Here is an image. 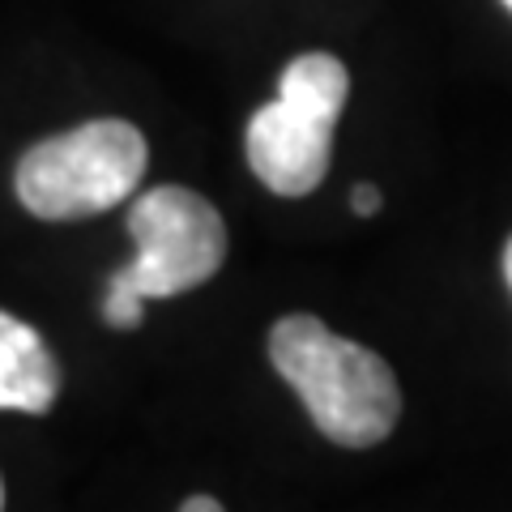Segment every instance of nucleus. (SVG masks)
<instances>
[{
    "label": "nucleus",
    "mask_w": 512,
    "mask_h": 512,
    "mask_svg": "<svg viewBox=\"0 0 512 512\" xmlns=\"http://www.w3.org/2000/svg\"><path fill=\"white\" fill-rule=\"evenodd\" d=\"M141 312H146V299L137 291H128L120 282H107V299H103V316L111 329H137Z\"/></svg>",
    "instance_id": "nucleus-6"
},
{
    "label": "nucleus",
    "mask_w": 512,
    "mask_h": 512,
    "mask_svg": "<svg viewBox=\"0 0 512 512\" xmlns=\"http://www.w3.org/2000/svg\"><path fill=\"white\" fill-rule=\"evenodd\" d=\"M269 359L299 393L320 436L342 448H376L402 419V389L376 350L338 338L316 316H282L269 333Z\"/></svg>",
    "instance_id": "nucleus-1"
},
{
    "label": "nucleus",
    "mask_w": 512,
    "mask_h": 512,
    "mask_svg": "<svg viewBox=\"0 0 512 512\" xmlns=\"http://www.w3.org/2000/svg\"><path fill=\"white\" fill-rule=\"evenodd\" d=\"M380 205H384V197H380L376 184H355V188H350V210H355L359 218L380 214Z\"/></svg>",
    "instance_id": "nucleus-7"
},
{
    "label": "nucleus",
    "mask_w": 512,
    "mask_h": 512,
    "mask_svg": "<svg viewBox=\"0 0 512 512\" xmlns=\"http://www.w3.org/2000/svg\"><path fill=\"white\" fill-rule=\"evenodd\" d=\"M180 508H184V512H218L222 504H218V500H210V495H192V500H184Z\"/></svg>",
    "instance_id": "nucleus-8"
},
{
    "label": "nucleus",
    "mask_w": 512,
    "mask_h": 512,
    "mask_svg": "<svg viewBox=\"0 0 512 512\" xmlns=\"http://www.w3.org/2000/svg\"><path fill=\"white\" fill-rule=\"evenodd\" d=\"M128 235L137 239V261L111 274V282L141 299H171L210 282L227 261V227L201 192L163 184L141 192L128 210Z\"/></svg>",
    "instance_id": "nucleus-4"
},
{
    "label": "nucleus",
    "mask_w": 512,
    "mask_h": 512,
    "mask_svg": "<svg viewBox=\"0 0 512 512\" xmlns=\"http://www.w3.org/2000/svg\"><path fill=\"white\" fill-rule=\"evenodd\" d=\"M146 175V137L128 120H86L30 146L18 163V201L43 222L116 210Z\"/></svg>",
    "instance_id": "nucleus-3"
},
{
    "label": "nucleus",
    "mask_w": 512,
    "mask_h": 512,
    "mask_svg": "<svg viewBox=\"0 0 512 512\" xmlns=\"http://www.w3.org/2000/svg\"><path fill=\"white\" fill-rule=\"evenodd\" d=\"M346 94L350 73L329 52H303L282 69L278 99L248 120V167L269 192L308 197L320 188Z\"/></svg>",
    "instance_id": "nucleus-2"
},
{
    "label": "nucleus",
    "mask_w": 512,
    "mask_h": 512,
    "mask_svg": "<svg viewBox=\"0 0 512 512\" xmlns=\"http://www.w3.org/2000/svg\"><path fill=\"white\" fill-rule=\"evenodd\" d=\"M504 9H508V13H512V0H504Z\"/></svg>",
    "instance_id": "nucleus-11"
},
{
    "label": "nucleus",
    "mask_w": 512,
    "mask_h": 512,
    "mask_svg": "<svg viewBox=\"0 0 512 512\" xmlns=\"http://www.w3.org/2000/svg\"><path fill=\"white\" fill-rule=\"evenodd\" d=\"M60 393V367L26 320L0 312V410L47 414Z\"/></svg>",
    "instance_id": "nucleus-5"
},
{
    "label": "nucleus",
    "mask_w": 512,
    "mask_h": 512,
    "mask_svg": "<svg viewBox=\"0 0 512 512\" xmlns=\"http://www.w3.org/2000/svg\"><path fill=\"white\" fill-rule=\"evenodd\" d=\"M504 282H508V291H512V239H508V248H504Z\"/></svg>",
    "instance_id": "nucleus-9"
},
{
    "label": "nucleus",
    "mask_w": 512,
    "mask_h": 512,
    "mask_svg": "<svg viewBox=\"0 0 512 512\" xmlns=\"http://www.w3.org/2000/svg\"><path fill=\"white\" fill-rule=\"evenodd\" d=\"M0 508H5V483H0Z\"/></svg>",
    "instance_id": "nucleus-10"
}]
</instances>
